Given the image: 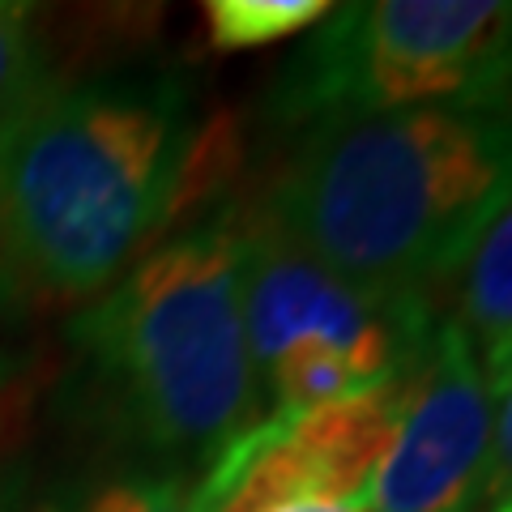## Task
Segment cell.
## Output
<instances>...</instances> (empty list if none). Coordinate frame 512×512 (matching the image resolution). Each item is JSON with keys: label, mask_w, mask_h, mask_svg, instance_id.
Returning <instances> with one entry per match:
<instances>
[{"label": "cell", "mask_w": 512, "mask_h": 512, "mask_svg": "<svg viewBox=\"0 0 512 512\" xmlns=\"http://www.w3.org/2000/svg\"><path fill=\"white\" fill-rule=\"evenodd\" d=\"M218 128L175 73L39 94L0 141V265L52 299L99 295L222 167Z\"/></svg>", "instance_id": "obj_1"}, {"label": "cell", "mask_w": 512, "mask_h": 512, "mask_svg": "<svg viewBox=\"0 0 512 512\" xmlns=\"http://www.w3.org/2000/svg\"><path fill=\"white\" fill-rule=\"evenodd\" d=\"M512 197V116L414 107L303 128L261 210L338 278L431 299Z\"/></svg>", "instance_id": "obj_2"}, {"label": "cell", "mask_w": 512, "mask_h": 512, "mask_svg": "<svg viewBox=\"0 0 512 512\" xmlns=\"http://www.w3.org/2000/svg\"><path fill=\"white\" fill-rule=\"evenodd\" d=\"M111 419L167 457H218L261 419L244 325V214L163 239L73 320Z\"/></svg>", "instance_id": "obj_3"}, {"label": "cell", "mask_w": 512, "mask_h": 512, "mask_svg": "<svg viewBox=\"0 0 512 512\" xmlns=\"http://www.w3.org/2000/svg\"><path fill=\"white\" fill-rule=\"evenodd\" d=\"M269 120L448 107L512 116V0H359L325 13L278 69Z\"/></svg>", "instance_id": "obj_4"}, {"label": "cell", "mask_w": 512, "mask_h": 512, "mask_svg": "<svg viewBox=\"0 0 512 512\" xmlns=\"http://www.w3.org/2000/svg\"><path fill=\"white\" fill-rule=\"evenodd\" d=\"M244 325L274 410L325 406L402 380L436 325L431 299H384L303 252L265 210L244 214Z\"/></svg>", "instance_id": "obj_5"}, {"label": "cell", "mask_w": 512, "mask_h": 512, "mask_svg": "<svg viewBox=\"0 0 512 512\" xmlns=\"http://www.w3.org/2000/svg\"><path fill=\"white\" fill-rule=\"evenodd\" d=\"M402 380L325 406L274 410L210 461L188 512H372Z\"/></svg>", "instance_id": "obj_6"}, {"label": "cell", "mask_w": 512, "mask_h": 512, "mask_svg": "<svg viewBox=\"0 0 512 512\" xmlns=\"http://www.w3.org/2000/svg\"><path fill=\"white\" fill-rule=\"evenodd\" d=\"M491 397L470 338L436 316L402 376L393 440L372 487V512H470L491 495Z\"/></svg>", "instance_id": "obj_7"}, {"label": "cell", "mask_w": 512, "mask_h": 512, "mask_svg": "<svg viewBox=\"0 0 512 512\" xmlns=\"http://www.w3.org/2000/svg\"><path fill=\"white\" fill-rule=\"evenodd\" d=\"M457 325L470 338L474 355L487 359L491 350L512 342V197L495 210V218L474 239L470 256L457 269Z\"/></svg>", "instance_id": "obj_8"}, {"label": "cell", "mask_w": 512, "mask_h": 512, "mask_svg": "<svg viewBox=\"0 0 512 512\" xmlns=\"http://www.w3.org/2000/svg\"><path fill=\"white\" fill-rule=\"evenodd\" d=\"M325 0H210L205 30L218 52H248L325 22Z\"/></svg>", "instance_id": "obj_9"}, {"label": "cell", "mask_w": 512, "mask_h": 512, "mask_svg": "<svg viewBox=\"0 0 512 512\" xmlns=\"http://www.w3.org/2000/svg\"><path fill=\"white\" fill-rule=\"evenodd\" d=\"M47 90L43 47L35 35V5L0 0V141Z\"/></svg>", "instance_id": "obj_10"}, {"label": "cell", "mask_w": 512, "mask_h": 512, "mask_svg": "<svg viewBox=\"0 0 512 512\" xmlns=\"http://www.w3.org/2000/svg\"><path fill=\"white\" fill-rule=\"evenodd\" d=\"M77 512H188V491L175 474H120L94 487Z\"/></svg>", "instance_id": "obj_11"}, {"label": "cell", "mask_w": 512, "mask_h": 512, "mask_svg": "<svg viewBox=\"0 0 512 512\" xmlns=\"http://www.w3.org/2000/svg\"><path fill=\"white\" fill-rule=\"evenodd\" d=\"M483 363V380H487V397H491V448H495V491L512 487V342L491 350ZM487 495V500H491Z\"/></svg>", "instance_id": "obj_12"}, {"label": "cell", "mask_w": 512, "mask_h": 512, "mask_svg": "<svg viewBox=\"0 0 512 512\" xmlns=\"http://www.w3.org/2000/svg\"><path fill=\"white\" fill-rule=\"evenodd\" d=\"M487 512H512V487H508V491H495L491 504H487Z\"/></svg>", "instance_id": "obj_13"}, {"label": "cell", "mask_w": 512, "mask_h": 512, "mask_svg": "<svg viewBox=\"0 0 512 512\" xmlns=\"http://www.w3.org/2000/svg\"><path fill=\"white\" fill-rule=\"evenodd\" d=\"M5 286H9V274H5V265H0V295H5Z\"/></svg>", "instance_id": "obj_14"}]
</instances>
